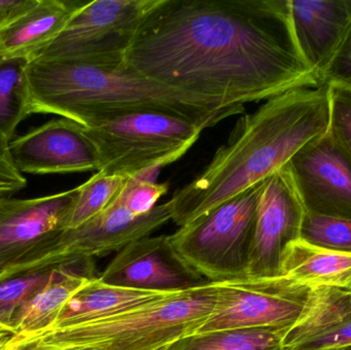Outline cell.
<instances>
[{
	"mask_svg": "<svg viewBox=\"0 0 351 350\" xmlns=\"http://www.w3.org/2000/svg\"><path fill=\"white\" fill-rule=\"evenodd\" d=\"M99 279L117 287L165 294L210 283L180 260L169 236H146L128 245L117 252Z\"/></svg>",
	"mask_w": 351,
	"mask_h": 350,
	"instance_id": "13",
	"label": "cell"
},
{
	"mask_svg": "<svg viewBox=\"0 0 351 350\" xmlns=\"http://www.w3.org/2000/svg\"><path fill=\"white\" fill-rule=\"evenodd\" d=\"M297 47L321 79L351 29L350 0H290Z\"/></svg>",
	"mask_w": 351,
	"mask_h": 350,
	"instance_id": "16",
	"label": "cell"
},
{
	"mask_svg": "<svg viewBox=\"0 0 351 350\" xmlns=\"http://www.w3.org/2000/svg\"><path fill=\"white\" fill-rule=\"evenodd\" d=\"M351 347V289L311 288L300 318L285 332L280 350Z\"/></svg>",
	"mask_w": 351,
	"mask_h": 350,
	"instance_id": "15",
	"label": "cell"
},
{
	"mask_svg": "<svg viewBox=\"0 0 351 350\" xmlns=\"http://www.w3.org/2000/svg\"><path fill=\"white\" fill-rule=\"evenodd\" d=\"M329 127L328 86L289 90L243 113L206 168L169 201L173 221L187 225L263 182Z\"/></svg>",
	"mask_w": 351,
	"mask_h": 350,
	"instance_id": "2",
	"label": "cell"
},
{
	"mask_svg": "<svg viewBox=\"0 0 351 350\" xmlns=\"http://www.w3.org/2000/svg\"><path fill=\"white\" fill-rule=\"evenodd\" d=\"M160 171H148L128 180L119 199L132 214L145 215L158 205L160 197L169 190L168 183H158Z\"/></svg>",
	"mask_w": 351,
	"mask_h": 350,
	"instance_id": "26",
	"label": "cell"
},
{
	"mask_svg": "<svg viewBox=\"0 0 351 350\" xmlns=\"http://www.w3.org/2000/svg\"><path fill=\"white\" fill-rule=\"evenodd\" d=\"M128 180L125 177L98 172L78 186L67 229L82 225L110 207L125 188Z\"/></svg>",
	"mask_w": 351,
	"mask_h": 350,
	"instance_id": "24",
	"label": "cell"
},
{
	"mask_svg": "<svg viewBox=\"0 0 351 350\" xmlns=\"http://www.w3.org/2000/svg\"><path fill=\"white\" fill-rule=\"evenodd\" d=\"M290 0H160L125 63L165 86L230 106L322 86L301 55Z\"/></svg>",
	"mask_w": 351,
	"mask_h": 350,
	"instance_id": "1",
	"label": "cell"
},
{
	"mask_svg": "<svg viewBox=\"0 0 351 350\" xmlns=\"http://www.w3.org/2000/svg\"><path fill=\"white\" fill-rule=\"evenodd\" d=\"M78 262V261H77ZM74 263L27 271L0 279V323L10 327L21 310Z\"/></svg>",
	"mask_w": 351,
	"mask_h": 350,
	"instance_id": "23",
	"label": "cell"
},
{
	"mask_svg": "<svg viewBox=\"0 0 351 350\" xmlns=\"http://www.w3.org/2000/svg\"><path fill=\"white\" fill-rule=\"evenodd\" d=\"M350 5H351V0H350Z\"/></svg>",
	"mask_w": 351,
	"mask_h": 350,
	"instance_id": "35",
	"label": "cell"
},
{
	"mask_svg": "<svg viewBox=\"0 0 351 350\" xmlns=\"http://www.w3.org/2000/svg\"><path fill=\"white\" fill-rule=\"evenodd\" d=\"M331 84L351 88V29L343 45L322 74V86Z\"/></svg>",
	"mask_w": 351,
	"mask_h": 350,
	"instance_id": "28",
	"label": "cell"
},
{
	"mask_svg": "<svg viewBox=\"0 0 351 350\" xmlns=\"http://www.w3.org/2000/svg\"><path fill=\"white\" fill-rule=\"evenodd\" d=\"M305 213L351 219V158L329 131L285 164Z\"/></svg>",
	"mask_w": 351,
	"mask_h": 350,
	"instance_id": "11",
	"label": "cell"
},
{
	"mask_svg": "<svg viewBox=\"0 0 351 350\" xmlns=\"http://www.w3.org/2000/svg\"><path fill=\"white\" fill-rule=\"evenodd\" d=\"M328 86L330 98V132L351 158V88Z\"/></svg>",
	"mask_w": 351,
	"mask_h": 350,
	"instance_id": "27",
	"label": "cell"
},
{
	"mask_svg": "<svg viewBox=\"0 0 351 350\" xmlns=\"http://www.w3.org/2000/svg\"><path fill=\"white\" fill-rule=\"evenodd\" d=\"M331 350H350V347H346V349H331Z\"/></svg>",
	"mask_w": 351,
	"mask_h": 350,
	"instance_id": "34",
	"label": "cell"
},
{
	"mask_svg": "<svg viewBox=\"0 0 351 350\" xmlns=\"http://www.w3.org/2000/svg\"><path fill=\"white\" fill-rule=\"evenodd\" d=\"M300 238L328 250L351 253V219L305 213Z\"/></svg>",
	"mask_w": 351,
	"mask_h": 350,
	"instance_id": "25",
	"label": "cell"
},
{
	"mask_svg": "<svg viewBox=\"0 0 351 350\" xmlns=\"http://www.w3.org/2000/svg\"><path fill=\"white\" fill-rule=\"evenodd\" d=\"M78 187L37 199H0V279L23 273L67 229Z\"/></svg>",
	"mask_w": 351,
	"mask_h": 350,
	"instance_id": "9",
	"label": "cell"
},
{
	"mask_svg": "<svg viewBox=\"0 0 351 350\" xmlns=\"http://www.w3.org/2000/svg\"><path fill=\"white\" fill-rule=\"evenodd\" d=\"M309 290L282 277L218 283L214 310L197 333L289 329L302 314Z\"/></svg>",
	"mask_w": 351,
	"mask_h": 350,
	"instance_id": "8",
	"label": "cell"
},
{
	"mask_svg": "<svg viewBox=\"0 0 351 350\" xmlns=\"http://www.w3.org/2000/svg\"><path fill=\"white\" fill-rule=\"evenodd\" d=\"M94 277H97L92 259L71 265L59 279L41 290L19 312L12 324L16 336H31L51 327L68 300Z\"/></svg>",
	"mask_w": 351,
	"mask_h": 350,
	"instance_id": "20",
	"label": "cell"
},
{
	"mask_svg": "<svg viewBox=\"0 0 351 350\" xmlns=\"http://www.w3.org/2000/svg\"><path fill=\"white\" fill-rule=\"evenodd\" d=\"M288 329H237L195 333L164 350H280Z\"/></svg>",
	"mask_w": 351,
	"mask_h": 350,
	"instance_id": "22",
	"label": "cell"
},
{
	"mask_svg": "<svg viewBox=\"0 0 351 350\" xmlns=\"http://www.w3.org/2000/svg\"><path fill=\"white\" fill-rule=\"evenodd\" d=\"M39 0H0V30L32 10Z\"/></svg>",
	"mask_w": 351,
	"mask_h": 350,
	"instance_id": "30",
	"label": "cell"
},
{
	"mask_svg": "<svg viewBox=\"0 0 351 350\" xmlns=\"http://www.w3.org/2000/svg\"><path fill=\"white\" fill-rule=\"evenodd\" d=\"M350 289H351V287H350Z\"/></svg>",
	"mask_w": 351,
	"mask_h": 350,
	"instance_id": "37",
	"label": "cell"
},
{
	"mask_svg": "<svg viewBox=\"0 0 351 350\" xmlns=\"http://www.w3.org/2000/svg\"><path fill=\"white\" fill-rule=\"evenodd\" d=\"M30 112L51 113L82 127L123 113L158 111L214 127L245 107L165 86L127 64L92 65L60 59L31 60L27 66Z\"/></svg>",
	"mask_w": 351,
	"mask_h": 350,
	"instance_id": "3",
	"label": "cell"
},
{
	"mask_svg": "<svg viewBox=\"0 0 351 350\" xmlns=\"http://www.w3.org/2000/svg\"><path fill=\"white\" fill-rule=\"evenodd\" d=\"M305 210L282 166L263 182L247 264V279L280 277L285 248L300 238Z\"/></svg>",
	"mask_w": 351,
	"mask_h": 350,
	"instance_id": "12",
	"label": "cell"
},
{
	"mask_svg": "<svg viewBox=\"0 0 351 350\" xmlns=\"http://www.w3.org/2000/svg\"><path fill=\"white\" fill-rule=\"evenodd\" d=\"M21 173L67 174L100 168L98 151L82 125L67 118L53 119L8 144Z\"/></svg>",
	"mask_w": 351,
	"mask_h": 350,
	"instance_id": "14",
	"label": "cell"
},
{
	"mask_svg": "<svg viewBox=\"0 0 351 350\" xmlns=\"http://www.w3.org/2000/svg\"><path fill=\"white\" fill-rule=\"evenodd\" d=\"M168 295L172 294L117 287L94 277L68 300L56 322L47 330L106 318Z\"/></svg>",
	"mask_w": 351,
	"mask_h": 350,
	"instance_id": "19",
	"label": "cell"
},
{
	"mask_svg": "<svg viewBox=\"0 0 351 350\" xmlns=\"http://www.w3.org/2000/svg\"><path fill=\"white\" fill-rule=\"evenodd\" d=\"M263 182L169 236L173 251L186 266L210 283L247 279Z\"/></svg>",
	"mask_w": 351,
	"mask_h": 350,
	"instance_id": "6",
	"label": "cell"
},
{
	"mask_svg": "<svg viewBox=\"0 0 351 350\" xmlns=\"http://www.w3.org/2000/svg\"><path fill=\"white\" fill-rule=\"evenodd\" d=\"M8 144L0 138V199L8 197L27 186L26 178L12 162Z\"/></svg>",
	"mask_w": 351,
	"mask_h": 350,
	"instance_id": "29",
	"label": "cell"
},
{
	"mask_svg": "<svg viewBox=\"0 0 351 350\" xmlns=\"http://www.w3.org/2000/svg\"><path fill=\"white\" fill-rule=\"evenodd\" d=\"M170 220L172 215L169 201L156 205L145 215L136 216L117 197L110 207L96 217L77 227L64 230L23 273L119 252L131 242L149 236Z\"/></svg>",
	"mask_w": 351,
	"mask_h": 350,
	"instance_id": "10",
	"label": "cell"
},
{
	"mask_svg": "<svg viewBox=\"0 0 351 350\" xmlns=\"http://www.w3.org/2000/svg\"><path fill=\"white\" fill-rule=\"evenodd\" d=\"M80 5V2L39 0L32 10L0 30V55L34 59L59 36Z\"/></svg>",
	"mask_w": 351,
	"mask_h": 350,
	"instance_id": "17",
	"label": "cell"
},
{
	"mask_svg": "<svg viewBox=\"0 0 351 350\" xmlns=\"http://www.w3.org/2000/svg\"><path fill=\"white\" fill-rule=\"evenodd\" d=\"M14 336H16V334L10 327L0 323V343L4 342V341L8 340V339Z\"/></svg>",
	"mask_w": 351,
	"mask_h": 350,
	"instance_id": "31",
	"label": "cell"
},
{
	"mask_svg": "<svg viewBox=\"0 0 351 350\" xmlns=\"http://www.w3.org/2000/svg\"><path fill=\"white\" fill-rule=\"evenodd\" d=\"M158 2L94 0L82 3L59 36L36 58L121 65L142 23Z\"/></svg>",
	"mask_w": 351,
	"mask_h": 350,
	"instance_id": "7",
	"label": "cell"
},
{
	"mask_svg": "<svg viewBox=\"0 0 351 350\" xmlns=\"http://www.w3.org/2000/svg\"><path fill=\"white\" fill-rule=\"evenodd\" d=\"M14 347H16V345H14ZM16 347V349H18L16 350H59L57 349H53V347H45V345H36V343H29V345H21V347Z\"/></svg>",
	"mask_w": 351,
	"mask_h": 350,
	"instance_id": "32",
	"label": "cell"
},
{
	"mask_svg": "<svg viewBox=\"0 0 351 350\" xmlns=\"http://www.w3.org/2000/svg\"><path fill=\"white\" fill-rule=\"evenodd\" d=\"M280 277L309 289H350L351 253L328 250L298 238L285 248Z\"/></svg>",
	"mask_w": 351,
	"mask_h": 350,
	"instance_id": "18",
	"label": "cell"
},
{
	"mask_svg": "<svg viewBox=\"0 0 351 350\" xmlns=\"http://www.w3.org/2000/svg\"><path fill=\"white\" fill-rule=\"evenodd\" d=\"M29 60L0 55V138L10 143L30 112L27 66Z\"/></svg>",
	"mask_w": 351,
	"mask_h": 350,
	"instance_id": "21",
	"label": "cell"
},
{
	"mask_svg": "<svg viewBox=\"0 0 351 350\" xmlns=\"http://www.w3.org/2000/svg\"><path fill=\"white\" fill-rule=\"evenodd\" d=\"M350 350H351V347H350Z\"/></svg>",
	"mask_w": 351,
	"mask_h": 350,
	"instance_id": "36",
	"label": "cell"
},
{
	"mask_svg": "<svg viewBox=\"0 0 351 350\" xmlns=\"http://www.w3.org/2000/svg\"><path fill=\"white\" fill-rule=\"evenodd\" d=\"M82 129L98 151V172L131 179L181 158L204 127L167 113L135 111L99 119Z\"/></svg>",
	"mask_w": 351,
	"mask_h": 350,
	"instance_id": "5",
	"label": "cell"
},
{
	"mask_svg": "<svg viewBox=\"0 0 351 350\" xmlns=\"http://www.w3.org/2000/svg\"><path fill=\"white\" fill-rule=\"evenodd\" d=\"M217 295L218 283H208L106 318L14 336L12 342L16 347L36 343L60 349L164 350L199 331L214 310Z\"/></svg>",
	"mask_w": 351,
	"mask_h": 350,
	"instance_id": "4",
	"label": "cell"
},
{
	"mask_svg": "<svg viewBox=\"0 0 351 350\" xmlns=\"http://www.w3.org/2000/svg\"><path fill=\"white\" fill-rule=\"evenodd\" d=\"M59 350H107L101 347H69V349H57Z\"/></svg>",
	"mask_w": 351,
	"mask_h": 350,
	"instance_id": "33",
	"label": "cell"
}]
</instances>
